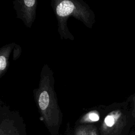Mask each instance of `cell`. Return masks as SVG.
Instances as JSON below:
<instances>
[{"label":"cell","instance_id":"obj_4","mask_svg":"<svg viewBox=\"0 0 135 135\" xmlns=\"http://www.w3.org/2000/svg\"><path fill=\"white\" fill-rule=\"evenodd\" d=\"M66 135H100L98 127L93 124H76L71 131H67Z\"/></svg>","mask_w":135,"mask_h":135},{"label":"cell","instance_id":"obj_6","mask_svg":"<svg viewBox=\"0 0 135 135\" xmlns=\"http://www.w3.org/2000/svg\"><path fill=\"white\" fill-rule=\"evenodd\" d=\"M6 57L4 54H2L0 57V70L1 72L2 73L3 71L6 69L7 66V59Z\"/></svg>","mask_w":135,"mask_h":135},{"label":"cell","instance_id":"obj_3","mask_svg":"<svg viewBox=\"0 0 135 135\" xmlns=\"http://www.w3.org/2000/svg\"><path fill=\"white\" fill-rule=\"evenodd\" d=\"M21 121L20 122L13 117H1L0 122V135H25Z\"/></svg>","mask_w":135,"mask_h":135},{"label":"cell","instance_id":"obj_7","mask_svg":"<svg viewBox=\"0 0 135 135\" xmlns=\"http://www.w3.org/2000/svg\"><path fill=\"white\" fill-rule=\"evenodd\" d=\"M134 113L135 114V101H134Z\"/></svg>","mask_w":135,"mask_h":135},{"label":"cell","instance_id":"obj_5","mask_svg":"<svg viewBox=\"0 0 135 135\" xmlns=\"http://www.w3.org/2000/svg\"><path fill=\"white\" fill-rule=\"evenodd\" d=\"M100 120V115L98 113L95 111H92L88 113L83 116L76 123V124H93Z\"/></svg>","mask_w":135,"mask_h":135},{"label":"cell","instance_id":"obj_2","mask_svg":"<svg viewBox=\"0 0 135 135\" xmlns=\"http://www.w3.org/2000/svg\"><path fill=\"white\" fill-rule=\"evenodd\" d=\"M120 110L109 113L98 127L100 135H119L124 125L125 119Z\"/></svg>","mask_w":135,"mask_h":135},{"label":"cell","instance_id":"obj_1","mask_svg":"<svg viewBox=\"0 0 135 135\" xmlns=\"http://www.w3.org/2000/svg\"><path fill=\"white\" fill-rule=\"evenodd\" d=\"M47 91L41 92L38 100V108L42 120L52 135H58L62 116L55 101L50 99Z\"/></svg>","mask_w":135,"mask_h":135}]
</instances>
